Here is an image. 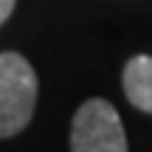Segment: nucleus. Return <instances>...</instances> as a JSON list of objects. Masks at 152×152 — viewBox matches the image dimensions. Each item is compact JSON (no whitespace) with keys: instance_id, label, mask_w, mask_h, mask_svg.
<instances>
[{"instance_id":"1","label":"nucleus","mask_w":152,"mask_h":152,"mask_svg":"<svg viewBox=\"0 0 152 152\" xmlns=\"http://www.w3.org/2000/svg\"><path fill=\"white\" fill-rule=\"evenodd\" d=\"M37 73L17 51L0 54V138H14L31 124L37 107Z\"/></svg>"},{"instance_id":"4","label":"nucleus","mask_w":152,"mask_h":152,"mask_svg":"<svg viewBox=\"0 0 152 152\" xmlns=\"http://www.w3.org/2000/svg\"><path fill=\"white\" fill-rule=\"evenodd\" d=\"M14 3H17V0H0V26H3V23L11 17V11H14Z\"/></svg>"},{"instance_id":"3","label":"nucleus","mask_w":152,"mask_h":152,"mask_svg":"<svg viewBox=\"0 0 152 152\" xmlns=\"http://www.w3.org/2000/svg\"><path fill=\"white\" fill-rule=\"evenodd\" d=\"M121 85H124L127 102L135 110L152 115V56H147V54L132 56L124 65Z\"/></svg>"},{"instance_id":"2","label":"nucleus","mask_w":152,"mask_h":152,"mask_svg":"<svg viewBox=\"0 0 152 152\" xmlns=\"http://www.w3.org/2000/svg\"><path fill=\"white\" fill-rule=\"evenodd\" d=\"M71 152H127L124 124L107 99H87L73 115Z\"/></svg>"}]
</instances>
